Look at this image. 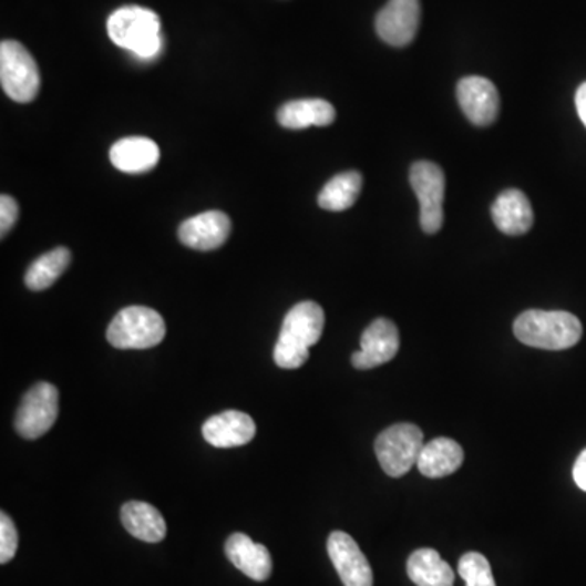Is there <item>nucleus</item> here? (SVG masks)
Here are the masks:
<instances>
[{
	"mask_svg": "<svg viewBox=\"0 0 586 586\" xmlns=\"http://www.w3.org/2000/svg\"><path fill=\"white\" fill-rule=\"evenodd\" d=\"M325 329V311L315 301H301L287 313L274 347V360L280 369H300L308 357L310 347L317 345Z\"/></svg>",
	"mask_w": 586,
	"mask_h": 586,
	"instance_id": "f257e3e1",
	"label": "nucleus"
},
{
	"mask_svg": "<svg viewBox=\"0 0 586 586\" xmlns=\"http://www.w3.org/2000/svg\"><path fill=\"white\" fill-rule=\"evenodd\" d=\"M111 41L141 61H154L163 50L161 17L138 6L121 7L107 19Z\"/></svg>",
	"mask_w": 586,
	"mask_h": 586,
	"instance_id": "f03ea898",
	"label": "nucleus"
},
{
	"mask_svg": "<svg viewBox=\"0 0 586 586\" xmlns=\"http://www.w3.org/2000/svg\"><path fill=\"white\" fill-rule=\"evenodd\" d=\"M516 339L543 350H565L577 345L584 335L582 322L568 311L528 310L513 325Z\"/></svg>",
	"mask_w": 586,
	"mask_h": 586,
	"instance_id": "7ed1b4c3",
	"label": "nucleus"
},
{
	"mask_svg": "<svg viewBox=\"0 0 586 586\" xmlns=\"http://www.w3.org/2000/svg\"><path fill=\"white\" fill-rule=\"evenodd\" d=\"M165 335L161 313L147 307H127L107 326L106 339L116 349L142 350L161 345Z\"/></svg>",
	"mask_w": 586,
	"mask_h": 586,
	"instance_id": "20e7f679",
	"label": "nucleus"
},
{
	"mask_svg": "<svg viewBox=\"0 0 586 586\" xmlns=\"http://www.w3.org/2000/svg\"><path fill=\"white\" fill-rule=\"evenodd\" d=\"M424 445V433L418 425L397 424L378 435L374 452L388 476L401 477L418 466Z\"/></svg>",
	"mask_w": 586,
	"mask_h": 586,
	"instance_id": "39448f33",
	"label": "nucleus"
},
{
	"mask_svg": "<svg viewBox=\"0 0 586 586\" xmlns=\"http://www.w3.org/2000/svg\"><path fill=\"white\" fill-rule=\"evenodd\" d=\"M0 83L3 92L17 103H30L40 92V71L33 55L19 41L0 44Z\"/></svg>",
	"mask_w": 586,
	"mask_h": 586,
	"instance_id": "423d86ee",
	"label": "nucleus"
},
{
	"mask_svg": "<svg viewBox=\"0 0 586 586\" xmlns=\"http://www.w3.org/2000/svg\"><path fill=\"white\" fill-rule=\"evenodd\" d=\"M412 189L421 204V227L425 234L440 232L443 225V199H445V175L432 162H418L409 173Z\"/></svg>",
	"mask_w": 586,
	"mask_h": 586,
	"instance_id": "0eeeda50",
	"label": "nucleus"
},
{
	"mask_svg": "<svg viewBox=\"0 0 586 586\" xmlns=\"http://www.w3.org/2000/svg\"><path fill=\"white\" fill-rule=\"evenodd\" d=\"M59 415V391L54 384L41 381L23 397L17 411L16 430L27 440H37L50 432Z\"/></svg>",
	"mask_w": 586,
	"mask_h": 586,
	"instance_id": "6e6552de",
	"label": "nucleus"
},
{
	"mask_svg": "<svg viewBox=\"0 0 586 586\" xmlns=\"http://www.w3.org/2000/svg\"><path fill=\"white\" fill-rule=\"evenodd\" d=\"M421 25V0H390L374 20L378 37L390 47H408Z\"/></svg>",
	"mask_w": 586,
	"mask_h": 586,
	"instance_id": "1a4fd4ad",
	"label": "nucleus"
},
{
	"mask_svg": "<svg viewBox=\"0 0 586 586\" xmlns=\"http://www.w3.org/2000/svg\"><path fill=\"white\" fill-rule=\"evenodd\" d=\"M400 345L397 325L387 318H378L363 331L360 339L362 349L353 353L352 366L357 370L377 369L397 357Z\"/></svg>",
	"mask_w": 586,
	"mask_h": 586,
	"instance_id": "9d476101",
	"label": "nucleus"
},
{
	"mask_svg": "<svg viewBox=\"0 0 586 586\" xmlns=\"http://www.w3.org/2000/svg\"><path fill=\"white\" fill-rule=\"evenodd\" d=\"M458 103L463 110L464 116L474 126H491L498 116L501 99H498L497 86L484 78H464L458 82Z\"/></svg>",
	"mask_w": 586,
	"mask_h": 586,
	"instance_id": "9b49d317",
	"label": "nucleus"
},
{
	"mask_svg": "<svg viewBox=\"0 0 586 586\" xmlns=\"http://www.w3.org/2000/svg\"><path fill=\"white\" fill-rule=\"evenodd\" d=\"M328 554L345 586H373V572L359 544L345 532L329 534Z\"/></svg>",
	"mask_w": 586,
	"mask_h": 586,
	"instance_id": "f8f14e48",
	"label": "nucleus"
},
{
	"mask_svg": "<svg viewBox=\"0 0 586 586\" xmlns=\"http://www.w3.org/2000/svg\"><path fill=\"white\" fill-rule=\"evenodd\" d=\"M232 222L220 210H209L187 218L179 225L178 237L187 248L197 251H213L220 248L230 237Z\"/></svg>",
	"mask_w": 586,
	"mask_h": 586,
	"instance_id": "ddd939ff",
	"label": "nucleus"
},
{
	"mask_svg": "<svg viewBox=\"0 0 586 586\" xmlns=\"http://www.w3.org/2000/svg\"><path fill=\"white\" fill-rule=\"evenodd\" d=\"M203 435L215 449H235L255 439L256 424L245 412L225 411L207 419Z\"/></svg>",
	"mask_w": 586,
	"mask_h": 586,
	"instance_id": "4468645a",
	"label": "nucleus"
},
{
	"mask_svg": "<svg viewBox=\"0 0 586 586\" xmlns=\"http://www.w3.org/2000/svg\"><path fill=\"white\" fill-rule=\"evenodd\" d=\"M228 561L241 570L246 577L256 582H266L273 574V559L263 544L255 543L243 533H235L225 543Z\"/></svg>",
	"mask_w": 586,
	"mask_h": 586,
	"instance_id": "2eb2a0df",
	"label": "nucleus"
},
{
	"mask_svg": "<svg viewBox=\"0 0 586 586\" xmlns=\"http://www.w3.org/2000/svg\"><path fill=\"white\" fill-rule=\"evenodd\" d=\"M495 227L510 237L525 235L533 227L534 215L528 197L520 189H506L492 204Z\"/></svg>",
	"mask_w": 586,
	"mask_h": 586,
	"instance_id": "dca6fc26",
	"label": "nucleus"
},
{
	"mask_svg": "<svg viewBox=\"0 0 586 586\" xmlns=\"http://www.w3.org/2000/svg\"><path fill=\"white\" fill-rule=\"evenodd\" d=\"M110 161L123 173H147L161 161V148L152 138L126 137L111 147Z\"/></svg>",
	"mask_w": 586,
	"mask_h": 586,
	"instance_id": "f3484780",
	"label": "nucleus"
},
{
	"mask_svg": "<svg viewBox=\"0 0 586 586\" xmlns=\"http://www.w3.org/2000/svg\"><path fill=\"white\" fill-rule=\"evenodd\" d=\"M464 461V452L460 443L452 439L439 436L425 443L421 454H419L418 467L421 474L430 480L450 476L460 470Z\"/></svg>",
	"mask_w": 586,
	"mask_h": 586,
	"instance_id": "a211bd4d",
	"label": "nucleus"
},
{
	"mask_svg": "<svg viewBox=\"0 0 586 586\" xmlns=\"http://www.w3.org/2000/svg\"><path fill=\"white\" fill-rule=\"evenodd\" d=\"M277 121L286 130H307L310 126L326 127L336 121L331 103L320 99L295 100L286 103L277 113Z\"/></svg>",
	"mask_w": 586,
	"mask_h": 586,
	"instance_id": "6ab92c4d",
	"label": "nucleus"
},
{
	"mask_svg": "<svg viewBox=\"0 0 586 586\" xmlns=\"http://www.w3.org/2000/svg\"><path fill=\"white\" fill-rule=\"evenodd\" d=\"M121 522L127 533L145 543H161L166 536V523L154 505L145 502H127L121 508Z\"/></svg>",
	"mask_w": 586,
	"mask_h": 586,
	"instance_id": "aec40b11",
	"label": "nucleus"
},
{
	"mask_svg": "<svg viewBox=\"0 0 586 586\" xmlns=\"http://www.w3.org/2000/svg\"><path fill=\"white\" fill-rule=\"evenodd\" d=\"M408 575L418 586H453L452 567L442 559L436 551L418 549L408 561Z\"/></svg>",
	"mask_w": 586,
	"mask_h": 586,
	"instance_id": "412c9836",
	"label": "nucleus"
},
{
	"mask_svg": "<svg viewBox=\"0 0 586 586\" xmlns=\"http://www.w3.org/2000/svg\"><path fill=\"white\" fill-rule=\"evenodd\" d=\"M360 191H362V175L359 172L341 173L326 183L318 196V204L321 209L342 213L356 204Z\"/></svg>",
	"mask_w": 586,
	"mask_h": 586,
	"instance_id": "4be33fe9",
	"label": "nucleus"
},
{
	"mask_svg": "<svg viewBox=\"0 0 586 586\" xmlns=\"http://www.w3.org/2000/svg\"><path fill=\"white\" fill-rule=\"evenodd\" d=\"M72 255L64 246L40 256L37 261L28 267L25 284L33 292L50 289L51 286L65 273L71 265Z\"/></svg>",
	"mask_w": 586,
	"mask_h": 586,
	"instance_id": "5701e85b",
	"label": "nucleus"
},
{
	"mask_svg": "<svg viewBox=\"0 0 586 586\" xmlns=\"http://www.w3.org/2000/svg\"><path fill=\"white\" fill-rule=\"evenodd\" d=\"M458 572L466 586H497L492 575L491 564L481 553L464 554L458 564Z\"/></svg>",
	"mask_w": 586,
	"mask_h": 586,
	"instance_id": "b1692460",
	"label": "nucleus"
},
{
	"mask_svg": "<svg viewBox=\"0 0 586 586\" xmlns=\"http://www.w3.org/2000/svg\"><path fill=\"white\" fill-rule=\"evenodd\" d=\"M19 547V532L6 512L0 513V564H9Z\"/></svg>",
	"mask_w": 586,
	"mask_h": 586,
	"instance_id": "393cba45",
	"label": "nucleus"
},
{
	"mask_svg": "<svg viewBox=\"0 0 586 586\" xmlns=\"http://www.w3.org/2000/svg\"><path fill=\"white\" fill-rule=\"evenodd\" d=\"M17 218H19V204L13 197L2 194L0 197V234H2V238L12 230Z\"/></svg>",
	"mask_w": 586,
	"mask_h": 586,
	"instance_id": "a878e982",
	"label": "nucleus"
},
{
	"mask_svg": "<svg viewBox=\"0 0 586 586\" xmlns=\"http://www.w3.org/2000/svg\"><path fill=\"white\" fill-rule=\"evenodd\" d=\"M574 480L575 484L586 492V450L580 453V456L575 461L574 466Z\"/></svg>",
	"mask_w": 586,
	"mask_h": 586,
	"instance_id": "bb28decb",
	"label": "nucleus"
},
{
	"mask_svg": "<svg viewBox=\"0 0 586 586\" xmlns=\"http://www.w3.org/2000/svg\"><path fill=\"white\" fill-rule=\"evenodd\" d=\"M575 105H577L578 116L586 126V82L578 86L575 95Z\"/></svg>",
	"mask_w": 586,
	"mask_h": 586,
	"instance_id": "cd10ccee",
	"label": "nucleus"
}]
</instances>
